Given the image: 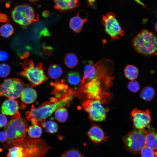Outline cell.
Wrapping results in <instances>:
<instances>
[{
	"mask_svg": "<svg viewBox=\"0 0 157 157\" xmlns=\"http://www.w3.org/2000/svg\"><path fill=\"white\" fill-rule=\"evenodd\" d=\"M90 140L95 144L101 143L108 140V137L105 135L103 130L99 126L92 125L88 132Z\"/></svg>",
	"mask_w": 157,
	"mask_h": 157,
	"instance_id": "15",
	"label": "cell"
},
{
	"mask_svg": "<svg viewBox=\"0 0 157 157\" xmlns=\"http://www.w3.org/2000/svg\"><path fill=\"white\" fill-rule=\"evenodd\" d=\"M9 148L7 157H45L51 147L42 140L26 138Z\"/></svg>",
	"mask_w": 157,
	"mask_h": 157,
	"instance_id": "1",
	"label": "cell"
},
{
	"mask_svg": "<svg viewBox=\"0 0 157 157\" xmlns=\"http://www.w3.org/2000/svg\"><path fill=\"white\" fill-rule=\"evenodd\" d=\"M67 79L69 84L74 85H78L82 81L79 73L76 71L69 72L67 74Z\"/></svg>",
	"mask_w": 157,
	"mask_h": 157,
	"instance_id": "25",
	"label": "cell"
},
{
	"mask_svg": "<svg viewBox=\"0 0 157 157\" xmlns=\"http://www.w3.org/2000/svg\"><path fill=\"white\" fill-rule=\"evenodd\" d=\"M27 132L28 135L31 137L33 138H38L41 136L42 130L38 124H33L29 127Z\"/></svg>",
	"mask_w": 157,
	"mask_h": 157,
	"instance_id": "28",
	"label": "cell"
},
{
	"mask_svg": "<svg viewBox=\"0 0 157 157\" xmlns=\"http://www.w3.org/2000/svg\"><path fill=\"white\" fill-rule=\"evenodd\" d=\"M19 108V104L17 101L8 98L3 102L1 106V110L3 114L10 115L12 119H15L20 117Z\"/></svg>",
	"mask_w": 157,
	"mask_h": 157,
	"instance_id": "13",
	"label": "cell"
},
{
	"mask_svg": "<svg viewBox=\"0 0 157 157\" xmlns=\"http://www.w3.org/2000/svg\"><path fill=\"white\" fill-rule=\"evenodd\" d=\"M63 70L61 67L58 65H51L49 68L48 73L49 76L52 79H57L62 75Z\"/></svg>",
	"mask_w": 157,
	"mask_h": 157,
	"instance_id": "21",
	"label": "cell"
},
{
	"mask_svg": "<svg viewBox=\"0 0 157 157\" xmlns=\"http://www.w3.org/2000/svg\"><path fill=\"white\" fill-rule=\"evenodd\" d=\"M155 90L151 87L147 86L144 87L141 90L140 96L141 98L147 101L151 100L155 94Z\"/></svg>",
	"mask_w": 157,
	"mask_h": 157,
	"instance_id": "23",
	"label": "cell"
},
{
	"mask_svg": "<svg viewBox=\"0 0 157 157\" xmlns=\"http://www.w3.org/2000/svg\"><path fill=\"white\" fill-rule=\"evenodd\" d=\"M55 115L57 120L59 122L63 123L68 118V113L67 109L62 107L58 109L55 112Z\"/></svg>",
	"mask_w": 157,
	"mask_h": 157,
	"instance_id": "26",
	"label": "cell"
},
{
	"mask_svg": "<svg viewBox=\"0 0 157 157\" xmlns=\"http://www.w3.org/2000/svg\"><path fill=\"white\" fill-rule=\"evenodd\" d=\"M147 132L144 129H135L124 136L122 139L126 149L133 154L140 153L146 145Z\"/></svg>",
	"mask_w": 157,
	"mask_h": 157,
	"instance_id": "6",
	"label": "cell"
},
{
	"mask_svg": "<svg viewBox=\"0 0 157 157\" xmlns=\"http://www.w3.org/2000/svg\"><path fill=\"white\" fill-rule=\"evenodd\" d=\"M8 136L6 133L4 131H0V142L2 143H6Z\"/></svg>",
	"mask_w": 157,
	"mask_h": 157,
	"instance_id": "34",
	"label": "cell"
},
{
	"mask_svg": "<svg viewBox=\"0 0 157 157\" xmlns=\"http://www.w3.org/2000/svg\"><path fill=\"white\" fill-rule=\"evenodd\" d=\"M83 90L89 99L101 101L104 94L102 91L99 78H94L85 82Z\"/></svg>",
	"mask_w": 157,
	"mask_h": 157,
	"instance_id": "11",
	"label": "cell"
},
{
	"mask_svg": "<svg viewBox=\"0 0 157 157\" xmlns=\"http://www.w3.org/2000/svg\"><path fill=\"white\" fill-rule=\"evenodd\" d=\"M22 69L23 70L18 73V75L25 77L31 87L39 85L48 79L41 63L35 65L32 60L26 59L22 63Z\"/></svg>",
	"mask_w": 157,
	"mask_h": 157,
	"instance_id": "5",
	"label": "cell"
},
{
	"mask_svg": "<svg viewBox=\"0 0 157 157\" xmlns=\"http://www.w3.org/2000/svg\"><path fill=\"white\" fill-rule=\"evenodd\" d=\"M155 29L156 31L157 32V21L155 25Z\"/></svg>",
	"mask_w": 157,
	"mask_h": 157,
	"instance_id": "39",
	"label": "cell"
},
{
	"mask_svg": "<svg viewBox=\"0 0 157 157\" xmlns=\"http://www.w3.org/2000/svg\"><path fill=\"white\" fill-rule=\"evenodd\" d=\"M60 157H84V156L78 149H72L63 152Z\"/></svg>",
	"mask_w": 157,
	"mask_h": 157,
	"instance_id": "29",
	"label": "cell"
},
{
	"mask_svg": "<svg viewBox=\"0 0 157 157\" xmlns=\"http://www.w3.org/2000/svg\"><path fill=\"white\" fill-rule=\"evenodd\" d=\"M14 29L12 25L10 24L6 23L2 25L0 27L1 35L5 38H8L13 34Z\"/></svg>",
	"mask_w": 157,
	"mask_h": 157,
	"instance_id": "27",
	"label": "cell"
},
{
	"mask_svg": "<svg viewBox=\"0 0 157 157\" xmlns=\"http://www.w3.org/2000/svg\"><path fill=\"white\" fill-rule=\"evenodd\" d=\"M37 96V92L35 89L27 87L24 89L20 97L23 102L29 104L35 101Z\"/></svg>",
	"mask_w": 157,
	"mask_h": 157,
	"instance_id": "18",
	"label": "cell"
},
{
	"mask_svg": "<svg viewBox=\"0 0 157 157\" xmlns=\"http://www.w3.org/2000/svg\"><path fill=\"white\" fill-rule=\"evenodd\" d=\"M9 58L8 53L4 51L0 50V61H4L7 60Z\"/></svg>",
	"mask_w": 157,
	"mask_h": 157,
	"instance_id": "35",
	"label": "cell"
},
{
	"mask_svg": "<svg viewBox=\"0 0 157 157\" xmlns=\"http://www.w3.org/2000/svg\"><path fill=\"white\" fill-rule=\"evenodd\" d=\"M101 102L98 100L89 99L83 103V108L88 113L91 120L101 122L105 120L106 111Z\"/></svg>",
	"mask_w": 157,
	"mask_h": 157,
	"instance_id": "10",
	"label": "cell"
},
{
	"mask_svg": "<svg viewBox=\"0 0 157 157\" xmlns=\"http://www.w3.org/2000/svg\"><path fill=\"white\" fill-rule=\"evenodd\" d=\"M55 8L60 11L74 9L79 5L78 0H54Z\"/></svg>",
	"mask_w": 157,
	"mask_h": 157,
	"instance_id": "17",
	"label": "cell"
},
{
	"mask_svg": "<svg viewBox=\"0 0 157 157\" xmlns=\"http://www.w3.org/2000/svg\"><path fill=\"white\" fill-rule=\"evenodd\" d=\"M87 1L88 5V6H92L94 5V3L96 0H86Z\"/></svg>",
	"mask_w": 157,
	"mask_h": 157,
	"instance_id": "37",
	"label": "cell"
},
{
	"mask_svg": "<svg viewBox=\"0 0 157 157\" xmlns=\"http://www.w3.org/2000/svg\"><path fill=\"white\" fill-rule=\"evenodd\" d=\"M64 61L67 67L69 68H73L77 65L78 61L76 55L73 53H69L65 56Z\"/></svg>",
	"mask_w": 157,
	"mask_h": 157,
	"instance_id": "22",
	"label": "cell"
},
{
	"mask_svg": "<svg viewBox=\"0 0 157 157\" xmlns=\"http://www.w3.org/2000/svg\"><path fill=\"white\" fill-rule=\"evenodd\" d=\"M125 77L130 80H135L139 75V70L136 66L128 65L126 66L124 70Z\"/></svg>",
	"mask_w": 157,
	"mask_h": 157,
	"instance_id": "20",
	"label": "cell"
},
{
	"mask_svg": "<svg viewBox=\"0 0 157 157\" xmlns=\"http://www.w3.org/2000/svg\"><path fill=\"white\" fill-rule=\"evenodd\" d=\"M8 123L7 119L5 115L0 114V128L5 127Z\"/></svg>",
	"mask_w": 157,
	"mask_h": 157,
	"instance_id": "33",
	"label": "cell"
},
{
	"mask_svg": "<svg viewBox=\"0 0 157 157\" xmlns=\"http://www.w3.org/2000/svg\"><path fill=\"white\" fill-rule=\"evenodd\" d=\"M101 23L104 26L105 32L112 40L119 39L120 36L124 35L125 31L122 28L114 13L109 12L104 15Z\"/></svg>",
	"mask_w": 157,
	"mask_h": 157,
	"instance_id": "9",
	"label": "cell"
},
{
	"mask_svg": "<svg viewBox=\"0 0 157 157\" xmlns=\"http://www.w3.org/2000/svg\"><path fill=\"white\" fill-rule=\"evenodd\" d=\"M25 85L20 80L8 78L0 83V97L16 99L19 98L24 88Z\"/></svg>",
	"mask_w": 157,
	"mask_h": 157,
	"instance_id": "8",
	"label": "cell"
},
{
	"mask_svg": "<svg viewBox=\"0 0 157 157\" xmlns=\"http://www.w3.org/2000/svg\"><path fill=\"white\" fill-rule=\"evenodd\" d=\"M141 157H155L154 151L146 146H144L141 151Z\"/></svg>",
	"mask_w": 157,
	"mask_h": 157,
	"instance_id": "31",
	"label": "cell"
},
{
	"mask_svg": "<svg viewBox=\"0 0 157 157\" xmlns=\"http://www.w3.org/2000/svg\"><path fill=\"white\" fill-rule=\"evenodd\" d=\"M72 99V95L68 94L59 100L52 99L37 108L32 105L31 110L26 113V118L32 124L41 123L58 108L69 105Z\"/></svg>",
	"mask_w": 157,
	"mask_h": 157,
	"instance_id": "2",
	"label": "cell"
},
{
	"mask_svg": "<svg viewBox=\"0 0 157 157\" xmlns=\"http://www.w3.org/2000/svg\"><path fill=\"white\" fill-rule=\"evenodd\" d=\"M88 14L83 10H80L77 15L72 17L69 22L70 28L75 32L79 33L83 28L85 24L88 20Z\"/></svg>",
	"mask_w": 157,
	"mask_h": 157,
	"instance_id": "14",
	"label": "cell"
},
{
	"mask_svg": "<svg viewBox=\"0 0 157 157\" xmlns=\"http://www.w3.org/2000/svg\"><path fill=\"white\" fill-rule=\"evenodd\" d=\"M131 43L139 53L147 56L157 55V35L153 32L142 30L132 39Z\"/></svg>",
	"mask_w": 157,
	"mask_h": 157,
	"instance_id": "3",
	"label": "cell"
},
{
	"mask_svg": "<svg viewBox=\"0 0 157 157\" xmlns=\"http://www.w3.org/2000/svg\"><path fill=\"white\" fill-rule=\"evenodd\" d=\"M28 127V124L23 118L19 117L12 119L4 129L8 136L7 141L5 146L9 148L22 141L26 138Z\"/></svg>",
	"mask_w": 157,
	"mask_h": 157,
	"instance_id": "4",
	"label": "cell"
},
{
	"mask_svg": "<svg viewBox=\"0 0 157 157\" xmlns=\"http://www.w3.org/2000/svg\"><path fill=\"white\" fill-rule=\"evenodd\" d=\"M10 22V20L6 15L3 13H0V22L8 23Z\"/></svg>",
	"mask_w": 157,
	"mask_h": 157,
	"instance_id": "36",
	"label": "cell"
},
{
	"mask_svg": "<svg viewBox=\"0 0 157 157\" xmlns=\"http://www.w3.org/2000/svg\"><path fill=\"white\" fill-rule=\"evenodd\" d=\"M146 146L153 150L157 153V132L154 129L147 131L146 136Z\"/></svg>",
	"mask_w": 157,
	"mask_h": 157,
	"instance_id": "19",
	"label": "cell"
},
{
	"mask_svg": "<svg viewBox=\"0 0 157 157\" xmlns=\"http://www.w3.org/2000/svg\"><path fill=\"white\" fill-rule=\"evenodd\" d=\"M128 89L130 91L136 92L140 89V85L136 80H131L129 82L127 85Z\"/></svg>",
	"mask_w": 157,
	"mask_h": 157,
	"instance_id": "32",
	"label": "cell"
},
{
	"mask_svg": "<svg viewBox=\"0 0 157 157\" xmlns=\"http://www.w3.org/2000/svg\"><path fill=\"white\" fill-rule=\"evenodd\" d=\"M10 71V68L8 64L5 63L0 64V77L4 78L8 76Z\"/></svg>",
	"mask_w": 157,
	"mask_h": 157,
	"instance_id": "30",
	"label": "cell"
},
{
	"mask_svg": "<svg viewBox=\"0 0 157 157\" xmlns=\"http://www.w3.org/2000/svg\"><path fill=\"white\" fill-rule=\"evenodd\" d=\"M41 125L47 133H53L56 132L58 130L57 124L53 121H44L41 123Z\"/></svg>",
	"mask_w": 157,
	"mask_h": 157,
	"instance_id": "24",
	"label": "cell"
},
{
	"mask_svg": "<svg viewBox=\"0 0 157 157\" xmlns=\"http://www.w3.org/2000/svg\"><path fill=\"white\" fill-rule=\"evenodd\" d=\"M4 0H0V1H3ZM31 3H35L36 2H38V0H27Z\"/></svg>",
	"mask_w": 157,
	"mask_h": 157,
	"instance_id": "38",
	"label": "cell"
},
{
	"mask_svg": "<svg viewBox=\"0 0 157 157\" xmlns=\"http://www.w3.org/2000/svg\"><path fill=\"white\" fill-rule=\"evenodd\" d=\"M97 65L93 64L92 61H90L88 64L85 67L83 71V77L81 83L84 84L86 82L95 78H99L98 76V69Z\"/></svg>",
	"mask_w": 157,
	"mask_h": 157,
	"instance_id": "16",
	"label": "cell"
},
{
	"mask_svg": "<svg viewBox=\"0 0 157 157\" xmlns=\"http://www.w3.org/2000/svg\"><path fill=\"white\" fill-rule=\"evenodd\" d=\"M133 127L135 129H144L149 124L151 118L148 109L142 111L134 108L131 112Z\"/></svg>",
	"mask_w": 157,
	"mask_h": 157,
	"instance_id": "12",
	"label": "cell"
},
{
	"mask_svg": "<svg viewBox=\"0 0 157 157\" xmlns=\"http://www.w3.org/2000/svg\"><path fill=\"white\" fill-rule=\"evenodd\" d=\"M13 20L22 27H25L37 21L38 16H36L33 8L27 4L15 6L11 11Z\"/></svg>",
	"mask_w": 157,
	"mask_h": 157,
	"instance_id": "7",
	"label": "cell"
}]
</instances>
